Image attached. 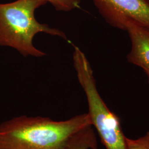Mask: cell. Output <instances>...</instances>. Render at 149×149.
Here are the masks:
<instances>
[{"mask_svg": "<svg viewBox=\"0 0 149 149\" xmlns=\"http://www.w3.org/2000/svg\"><path fill=\"white\" fill-rule=\"evenodd\" d=\"M144 72L145 73V74H146L147 77H148V82L149 84V71L148 70H144Z\"/></svg>", "mask_w": 149, "mask_h": 149, "instance_id": "9c48e42d", "label": "cell"}, {"mask_svg": "<svg viewBox=\"0 0 149 149\" xmlns=\"http://www.w3.org/2000/svg\"><path fill=\"white\" fill-rule=\"evenodd\" d=\"M47 3L44 0H17L8 3H0V46L16 49L24 56L42 57L46 54L35 48L33 39L44 32L65 39L64 32L39 23L36 10Z\"/></svg>", "mask_w": 149, "mask_h": 149, "instance_id": "7a4b0ae2", "label": "cell"}, {"mask_svg": "<svg viewBox=\"0 0 149 149\" xmlns=\"http://www.w3.org/2000/svg\"><path fill=\"white\" fill-rule=\"evenodd\" d=\"M97 8L112 27L126 30L134 22L149 28V0H92Z\"/></svg>", "mask_w": 149, "mask_h": 149, "instance_id": "277c9868", "label": "cell"}, {"mask_svg": "<svg viewBox=\"0 0 149 149\" xmlns=\"http://www.w3.org/2000/svg\"><path fill=\"white\" fill-rule=\"evenodd\" d=\"M50 3L59 11L68 12L80 7L81 0H44Z\"/></svg>", "mask_w": 149, "mask_h": 149, "instance_id": "52a82bcc", "label": "cell"}, {"mask_svg": "<svg viewBox=\"0 0 149 149\" xmlns=\"http://www.w3.org/2000/svg\"><path fill=\"white\" fill-rule=\"evenodd\" d=\"M90 125L88 113L59 121L42 117L13 118L0 124V149H64L74 134Z\"/></svg>", "mask_w": 149, "mask_h": 149, "instance_id": "6da1fadb", "label": "cell"}, {"mask_svg": "<svg viewBox=\"0 0 149 149\" xmlns=\"http://www.w3.org/2000/svg\"><path fill=\"white\" fill-rule=\"evenodd\" d=\"M126 145L127 149H149V131L136 139L126 137Z\"/></svg>", "mask_w": 149, "mask_h": 149, "instance_id": "ba28073f", "label": "cell"}, {"mask_svg": "<svg viewBox=\"0 0 149 149\" xmlns=\"http://www.w3.org/2000/svg\"><path fill=\"white\" fill-rule=\"evenodd\" d=\"M132 48L127 55L128 62L149 71V28L135 23H129L126 30Z\"/></svg>", "mask_w": 149, "mask_h": 149, "instance_id": "5b68a950", "label": "cell"}, {"mask_svg": "<svg viewBox=\"0 0 149 149\" xmlns=\"http://www.w3.org/2000/svg\"><path fill=\"white\" fill-rule=\"evenodd\" d=\"M73 54L74 66L88 105L92 127L106 149H127L119 118L111 111L102 100L96 87L93 72L85 55L77 47Z\"/></svg>", "mask_w": 149, "mask_h": 149, "instance_id": "3957f363", "label": "cell"}, {"mask_svg": "<svg viewBox=\"0 0 149 149\" xmlns=\"http://www.w3.org/2000/svg\"><path fill=\"white\" fill-rule=\"evenodd\" d=\"M96 134L92 125L77 132L70 139L64 149H97Z\"/></svg>", "mask_w": 149, "mask_h": 149, "instance_id": "8992f818", "label": "cell"}]
</instances>
